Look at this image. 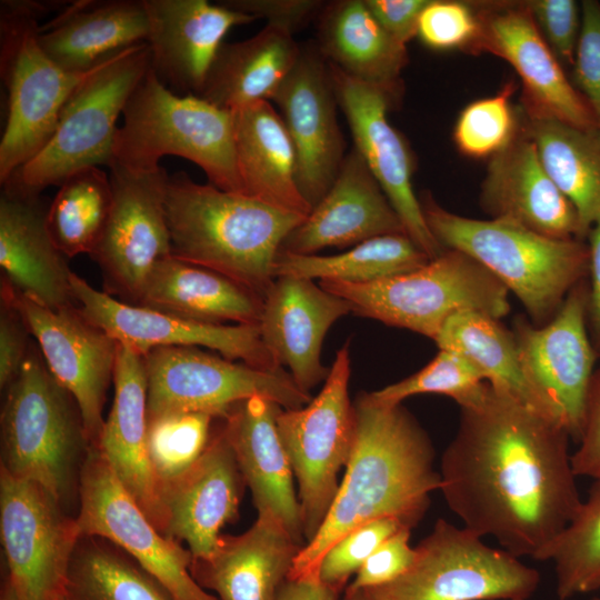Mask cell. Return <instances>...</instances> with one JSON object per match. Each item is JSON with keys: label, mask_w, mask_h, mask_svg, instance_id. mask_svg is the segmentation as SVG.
I'll return each instance as SVG.
<instances>
[{"label": "cell", "mask_w": 600, "mask_h": 600, "mask_svg": "<svg viewBox=\"0 0 600 600\" xmlns=\"http://www.w3.org/2000/svg\"><path fill=\"white\" fill-rule=\"evenodd\" d=\"M214 419L202 412L148 417V451L159 486L182 473L201 456Z\"/></svg>", "instance_id": "cell-42"}, {"label": "cell", "mask_w": 600, "mask_h": 600, "mask_svg": "<svg viewBox=\"0 0 600 600\" xmlns=\"http://www.w3.org/2000/svg\"><path fill=\"white\" fill-rule=\"evenodd\" d=\"M222 4L244 13L266 19L267 24L292 33L320 13L324 7L318 0H227Z\"/></svg>", "instance_id": "cell-52"}, {"label": "cell", "mask_w": 600, "mask_h": 600, "mask_svg": "<svg viewBox=\"0 0 600 600\" xmlns=\"http://www.w3.org/2000/svg\"><path fill=\"white\" fill-rule=\"evenodd\" d=\"M150 58L146 42L100 63L64 103L47 144L1 186L41 193L81 169L109 167L117 121L150 69Z\"/></svg>", "instance_id": "cell-9"}, {"label": "cell", "mask_w": 600, "mask_h": 600, "mask_svg": "<svg viewBox=\"0 0 600 600\" xmlns=\"http://www.w3.org/2000/svg\"><path fill=\"white\" fill-rule=\"evenodd\" d=\"M143 1L149 19L150 68L160 82L181 96L201 92L230 29L259 20L221 2Z\"/></svg>", "instance_id": "cell-23"}, {"label": "cell", "mask_w": 600, "mask_h": 600, "mask_svg": "<svg viewBox=\"0 0 600 600\" xmlns=\"http://www.w3.org/2000/svg\"><path fill=\"white\" fill-rule=\"evenodd\" d=\"M416 552L399 579L357 592L369 600H528L540 583V573L520 558L442 518Z\"/></svg>", "instance_id": "cell-10"}, {"label": "cell", "mask_w": 600, "mask_h": 600, "mask_svg": "<svg viewBox=\"0 0 600 600\" xmlns=\"http://www.w3.org/2000/svg\"><path fill=\"white\" fill-rule=\"evenodd\" d=\"M244 487L221 424L201 456L160 486L166 514L163 534L184 543L193 559L208 558L219 543L222 528L238 519Z\"/></svg>", "instance_id": "cell-22"}, {"label": "cell", "mask_w": 600, "mask_h": 600, "mask_svg": "<svg viewBox=\"0 0 600 600\" xmlns=\"http://www.w3.org/2000/svg\"><path fill=\"white\" fill-rule=\"evenodd\" d=\"M487 381L461 354L439 349L437 356L416 373L370 392L378 402L398 404L407 398L421 393L443 394L453 399L459 408L477 402Z\"/></svg>", "instance_id": "cell-43"}, {"label": "cell", "mask_w": 600, "mask_h": 600, "mask_svg": "<svg viewBox=\"0 0 600 600\" xmlns=\"http://www.w3.org/2000/svg\"><path fill=\"white\" fill-rule=\"evenodd\" d=\"M577 449L571 452L577 477L600 479V366L592 374L583 410Z\"/></svg>", "instance_id": "cell-51"}, {"label": "cell", "mask_w": 600, "mask_h": 600, "mask_svg": "<svg viewBox=\"0 0 600 600\" xmlns=\"http://www.w3.org/2000/svg\"><path fill=\"white\" fill-rule=\"evenodd\" d=\"M41 193L9 184L0 196L1 280L19 294L52 310L77 306L72 270L47 228Z\"/></svg>", "instance_id": "cell-27"}, {"label": "cell", "mask_w": 600, "mask_h": 600, "mask_svg": "<svg viewBox=\"0 0 600 600\" xmlns=\"http://www.w3.org/2000/svg\"><path fill=\"white\" fill-rule=\"evenodd\" d=\"M76 519L81 536L113 543L173 600H219L192 577L189 549L156 528L97 447L90 448L82 469Z\"/></svg>", "instance_id": "cell-14"}, {"label": "cell", "mask_w": 600, "mask_h": 600, "mask_svg": "<svg viewBox=\"0 0 600 600\" xmlns=\"http://www.w3.org/2000/svg\"><path fill=\"white\" fill-rule=\"evenodd\" d=\"M262 301L220 273L169 256L151 271L138 306L206 323L258 324Z\"/></svg>", "instance_id": "cell-35"}, {"label": "cell", "mask_w": 600, "mask_h": 600, "mask_svg": "<svg viewBox=\"0 0 600 600\" xmlns=\"http://www.w3.org/2000/svg\"><path fill=\"white\" fill-rule=\"evenodd\" d=\"M480 204L490 219L549 238L586 240L576 208L546 171L521 122L509 146L490 158Z\"/></svg>", "instance_id": "cell-24"}, {"label": "cell", "mask_w": 600, "mask_h": 600, "mask_svg": "<svg viewBox=\"0 0 600 600\" xmlns=\"http://www.w3.org/2000/svg\"><path fill=\"white\" fill-rule=\"evenodd\" d=\"M349 312L347 300L313 280L282 276L263 298L258 327L280 366L287 367L298 387L310 393L330 370L320 359L323 339L329 328Z\"/></svg>", "instance_id": "cell-25"}, {"label": "cell", "mask_w": 600, "mask_h": 600, "mask_svg": "<svg viewBox=\"0 0 600 600\" xmlns=\"http://www.w3.org/2000/svg\"><path fill=\"white\" fill-rule=\"evenodd\" d=\"M0 600H21L7 576L1 586Z\"/></svg>", "instance_id": "cell-56"}, {"label": "cell", "mask_w": 600, "mask_h": 600, "mask_svg": "<svg viewBox=\"0 0 600 600\" xmlns=\"http://www.w3.org/2000/svg\"><path fill=\"white\" fill-rule=\"evenodd\" d=\"M113 402L97 448L156 528L166 514L148 451L147 378L143 356L119 343Z\"/></svg>", "instance_id": "cell-29"}, {"label": "cell", "mask_w": 600, "mask_h": 600, "mask_svg": "<svg viewBox=\"0 0 600 600\" xmlns=\"http://www.w3.org/2000/svg\"><path fill=\"white\" fill-rule=\"evenodd\" d=\"M407 234L404 226L353 147L326 196L284 238L280 251L316 254L386 234ZM408 236V234H407Z\"/></svg>", "instance_id": "cell-26"}, {"label": "cell", "mask_w": 600, "mask_h": 600, "mask_svg": "<svg viewBox=\"0 0 600 600\" xmlns=\"http://www.w3.org/2000/svg\"><path fill=\"white\" fill-rule=\"evenodd\" d=\"M69 600H173L168 591L113 543L82 536L69 569Z\"/></svg>", "instance_id": "cell-40"}, {"label": "cell", "mask_w": 600, "mask_h": 600, "mask_svg": "<svg viewBox=\"0 0 600 600\" xmlns=\"http://www.w3.org/2000/svg\"><path fill=\"white\" fill-rule=\"evenodd\" d=\"M271 101L294 147L299 191L313 208L331 188L346 158L338 100L328 62L317 46L301 48Z\"/></svg>", "instance_id": "cell-18"}, {"label": "cell", "mask_w": 600, "mask_h": 600, "mask_svg": "<svg viewBox=\"0 0 600 600\" xmlns=\"http://www.w3.org/2000/svg\"><path fill=\"white\" fill-rule=\"evenodd\" d=\"M148 417L202 412L223 419L239 402L263 397L283 409L310 402L283 369L262 370L198 347L157 348L143 356Z\"/></svg>", "instance_id": "cell-12"}, {"label": "cell", "mask_w": 600, "mask_h": 600, "mask_svg": "<svg viewBox=\"0 0 600 600\" xmlns=\"http://www.w3.org/2000/svg\"><path fill=\"white\" fill-rule=\"evenodd\" d=\"M14 294L49 371L74 398L96 447L104 426L103 408L119 343L90 322L78 306L52 310L16 290Z\"/></svg>", "instance_id": "cell-19"}, {"label": "cell", "mask_w": 600, "mask_h": 600, "mask_svg": "<svg viewBox=\"0 0 600 600\" xmlns=\"http://www.w3.org/2000/svg\"><path fill=\"white\" fill-rule=\"evenodd\" d=\"M429 0H364L381 27L399 43L417 37L419 17Z\"/></svg>", "instance_id": "cell-53"}, {"label": "cell", "mask_w": 600, "mask_h": 600, "mask_svg": "<svg viewBox=\"0 0 600 600\" xmlns=\"http://www.w3.org/2000/svg\"><path fill=\"white\" fill-rule=\"evenodd\" d=\"M281 409L263 397H252L237 403L221 420L258 516L276 518L304 546L294 476L277 427Z\"/></svg>", "instance_id": "cell-28"}, {"label": "cell", "mask_w": 600, "mask_h": 600, "mask_svg": "<svg viewBox=\"0 0 600 600\" xmlns=\"http://www.w3.org/2000/svg\"><path fill=\"white\" fill-rule=\"evenodd\" d=\"M513 90L512 83H506L497 94L473 101L461 111L453 130L461 153L491 158L516 138L520 118L510 102Z\"/></svg>", "instance_id": "cell-44"}, {"label": "cell", "mask_w": 600, "mask_h": 600, "mask_svg": "<svg viewBox=\"0 0 600 600\" xmlns=\"http://www.w3.org/2000/svg\"><path fill=\"white\" fill-rule=\"evenodd\" d=\"M571 81L600 128V2L581 1V29Z\"/></svg>", "instance_id": "cell-48"}, {"label": "cell", "mask_w": 600, "mask_h": 600, "mask_svg": "<svg viewBox=\"0 0 600 600\" xmlns=\"http://www.w3.org/2000/svg\"><path fill=\"white\" fill-rule=\"evenodd\" d=\"M354 314L436 340L453 314L476 311L500 320L511 309L509 290L470 256L446 249L424 266L390 278L351 283L320 280Z\"/></svg>", "instance_id": "cell-7"}, {"label": "cell", "mask_w": 600, "mask_h": 600, "mask_svg": "<svg viewBox=\"0 0 600 600\" xmlns=\"http://www.w3.org/2000/svg\"><path fill=\"white\" fill-rule=\"evenodd\" d=\"M167 219L173 257L220 273L263 300L284 238L306 217L242 193L169 176Z\"/></svg>", "instance_id": "cell-3"}, {"label": "cell", "mask_w": 600, "mask_h": 600, "mask_svg": "<svg viewBox=\"0 0 600 600\" xmlns=\"http://www.w3.org/2000/svg\"><path fill=\"white\" fill-rule=\"evenodd\" d=\"M303 546L271 516L238 536L222 534L211 556L193 559L198 584L219 600H274Z\"/></svg>", "instance_id": "cell-30"}, {"label": "cell", "mask_w": 600, "mask_h": 600, "mask_svg": "<svg viewBox=\"0 0 600 600\" xmlns=\"http://www.w3.org/2000/svg\"><path fill=\"white\" fill-rule=\"evenodd\" d=\"M122 117L112 162L131 170H151L160 167L162 157L178 156L200 167L214 187L242 193L232 112L198 96L172 92L150 68Z\"/></svg>", "instance_id": "cell-6"}, {"label": "cell", "mask_w": 600, "mask_h": 600, "mask_svg": "<svg viewBox=\"0 0 600 600\" xmlns=\"http://www.w3.org/2000/svg\"><path fill=\"white\" fill-rule=\"evenodd\" d=\"M589 249L588 328L592 344L600 358V217L587 234Z\"/></svg>", "instance_id": "cell-54"}, {"label": "cell", "mask_w": 600, "mask_h": 600, "mask_svg": "<svg viewBox=\"0 0 600 600\" xmlns=\"http://www.w3.org/2000/svg\"><path fill=\"white\" fill-rule=\"evenodd\" d=\"M480 36V20L473 4L429 0L422 10L417 37L433 50H474Z\"/></svg>", "instance_id": "cell-46"}, {"label": "cell", "mask_w": 600, "mask_h": 600, "mask_svg": "<svg viewBox=\"0 0 600 600\" xmlns=\"http://www.w3.org/2000/svg\"><path fill=\"white\" fill-rule=\"evenodd\" d=\"M434 342L439 349L463 356L490 384L562 426L527 378L513 334L498 319L476 311L458 312L447 320Z\"/></svg>", "instance_id": "cell-37"}, {"label": "cell", "mask_w": 600, "mask_h": 600, "mask_svg": "<svg viewBox=\"0 0 600 600\" xmlns=\"http://www.w3.org/2000/svg\"><path fill=\"white\" fill-rule=\"evenodd\" d=\"M349 344L338 350L318 396L298 409H281L277 427L298 482L306 543L322 526L356 440V412L349 398Z\"/></svg>", "instance_id": "cell-11"}, {"label": "cell", "mask_w": 600, "mask_h": 600, "mask_svg": "<svg viewBox=\"0 0 600 600\" xmlns=\"http://www.w3.org/2000/svg\"><path fill=\"white\" fill-rule=\"evenodd\" d=\"M339 600H369L359 592H344Z\"/></svg>", "instance_id": "cell-57"}, {"label": "cell", "mask_w": 600, "mask_h": 600, "mask_svg": "<svg viewBox=\"0 0 600 600\" xmlns=\"http://www.w3.org/2000/svg\"><path fill=\"white\" fill-rule=\"evenodd\" d=\"M59 3L2 0L0 4V72L8 90L0 141L1 184L47 144L64 103L99 66L70 72L40 47L39 21Z\"/></svg>", "instance_id": "cell-8"}, {"label": "cell", "mask_w": 600, "mask_h": 600, "mask_svg": "<svg viewBox=\"0 0 600 600\" xmlns=\"http://www.w3.org/2000/svg\"><path fill=\"white\" fill-rule=\"evenodd\" d=\"M548 560L554 564L559 600L600 590V479L548 549Z\"/></svg>", "instance_id": "cell-41"}, {"label": "cell", "mask_w": 600, "mask_h": 600, "mask_svg": "<svg viewBox=\"0 0 600 600\" xmlns=\"http://www.w3.org/2000/svg\"><path fill=\"white\" fill-rule=\"evenodd\" d=\"M0 537L7 577L21 600H64L82 537L74 516L40 484L0 469Z\"/></svg>", "instance_id": "cell-13"}, {"label": "cell", "mask_w": 600, "mask_h": 600, "mask_svg": "<svg viewBox=\"0 0 600 600\" xmlns=\"http://www.w3.org/2000/svg\"><path fill=\"white\" fill-rule=\"evenodd\" d=\"M411 529L403 528L383 541L357 571L344 592H357L390 583L413 564L416 548L410 546Z\"/></svg>", "instance_id": "cell-50"}, {"label": "cell", "mask_w": 600, "mask_h": 600, "mask_svg": "<svg viewBox=\"0 0 600 600\" xmlns=\"http://www.w3.org/2000/svg\"><path fill=\"white\" fill-rule=\"evenodd\" d=\"M71 286L80 312L118 343L141 356L166 347H203L262 370L282 369L261 339L258 324H214L119 300L91 287L72 271Z\"/></svg>", "instance_id": "cell-17"}, {"label": "cell", "mask_w": 600, "mask_h": 600, "mask_svg": "<svg viewBox=\"0 0 600 600\" xmlns=\"http://www.w3.org/2000/svg\"><path fill=\"white\" fill-rule=\"evenodd\" d=\"M0 469L43 487L72 516L92 447L78 403L49 371L37 343L4 390Z\"/></svg>", "instance_id": "cell-4"}, {"label": "cell", "mask_w": 600, "mask_h": 600, "mask_svg": "<svg viewBox=\"0 0 600 600\" xmlns=\"http://www.w3.org/2000/svg\"><path fill=\"white\" fill-rule=\"evenodd\" d=\"M109 174L88 167L68 177L47 209V228L60 252L67 258L96 250L112 207Z\"/></svg>", "instance_id": "cell-39"}, {"label": "cell", "mask_w": 600, "mask_h": 600, "mask_svg": "<svg viewBox=\"0 0 600 600\" xmlns=\"http://www.w3.org/2000/svg\"><path fill=\"white\" fill-rule=\"evenodd\" d=\"M356 440L331 508L298 552L289 578L318 574L323 554L354 528L396 518L412 529L424 517L431 493L440 489L432 442L402 406L362 393L353 403Z\"/></svg>", "instance_id": "cell-2"}, {"label": "cell", "mask_w": 600, "mask_h": 600, "mask_svg": "<svg viewBox=\"0 0 600 600\" xmlns=\"http://www.w3.org/2000/svg\"><path fill=\"white\" fill-rule=\"evenodd\" d=\"M427 226L443 249L461 251L516 294L536 326L548 323L589 274L586 240L554 239L504 220L456 214L430 194L420 199Z\"/></svg>", "instance_id": "cell-5"}, {"label": "cell", "mask_w": 600, "mask_h": 600, "mask_svg": "<svg viewBox=\"0 0 600 600\" xmlns=\"http://www.w3.org/2000/svg\"><path fill=\"white\" fill-rule=\"evenodd\" d=\"M588 309L586 279L568 293L548 323L536 326L517 316L510 329L527 378L576 442L599 358L589 333Z\"/></svg>", "instance_id": "cell-16"}, {"label": "cell", "mask_w": 600, "mask_h": 600, "mask_svg": "<svg viewBox=\"0 0 600 600\" xmlns=\"http://www.w3.org/2000/svg\"><path fill=\"white\" fill-rule=\"evenodd\" d=\"M328 62V61H327ZM339 108L354 148L400 217L407 234L430 258L443 249L430 232L412 188L414 161L401 133L388 120L391 97L328 62Z\"/></svg>", "instance_id": "cell-20"}, {"label": "cell", "mask_w": 600, "mask_h": 600, "mask_svg": "<svg viewBox=\"0 0 600 600\" xmlns=\"http://www.w3.org/2000/svg\"><path fill=\"white\" fill-rule=\"evenodd\" d=\"M233 114L242 194L307 217L312 208L299 191L296 151L280 113L260 101Z\"/></svg>", "instance_id": "cell-32"}, {"label": "cell", "mask_w": 600, "mask_h": 600, "mask_svg": "<svg viewBox=\"0 0 600 600\" xmlns=\"http://www.w3.org/2000/svg\"><path fill=\"white\" fill-rule=\"evenodd\" d=\"M148 36L143 0H81L67 3L40 26L39 44L62 69L86 72L110 57L146 43Z\"/></svg>", "instance_id": "cell-31"}, {"label": "cell", "mask_w": 600, "mask_h": 600, "mask_svg": "<svg viewBox=\"0 0 600 600\" xmlns=\"http://www.w3.org/2000/svg\"><path fill=\"white\" fill-rule=\"evenodd\" d=\"M403 528L409 527L396 518H380L354 528L323 554L318 567L319 579L340 592L351 574L357 573L373 551Z\"/></svg>", "instance_id": "cell-45"}, {"label": "cell", "mask_w": 600, "mask_h": 600, "mask_svg": "<svg viewBox=\"0 0 600 600\" xmlns=\"http://www.w3.org/2000/svg\"><path fill=\"white\" fill-rule=\"evenodd\" d=\"M520 122L557 187L577 210L583 233L600 217V128L526 114Z\"/></svg>", "instance_id": "cell-36"}, {"label": "cell", "mask_w": 600, "mask_h": 600, "mask_svg": "<svg viewBox=\"0 0 600 600\" xmlns=\"http://www.w3.org/2000/svg\"><path fill=\"white\" fill-rule=\"evenodd\" d=\"M112 207L104 232L90 256L99 266L104 292L138 304L153 268L172 256L162 167L131 170L109 166Z\"/></svg>", "instance_id": "cell-15"}, {"label": "cell", "mask_w": 600, "mask_h": 600, "mask_svg": "<svg viewBox=\"0 0 600 600\" xmlns=\"http://www.w3.org/2000/svg\"><path fill=\"white\" fill-rule=\"evenodd\" d=\"M339 592L326 586L318 574L288 578L274 600H339Z\"/></svg>", "instance_id": "cell-55"}, {"label": "cell", "mask_w": 600, "mask_h": 600, "mask_svg": "<svg viewBox=\"0 0 600 600\" xmlns=\"http://www.w3.org/2000/svg\"><path fill=\"white\" fill-rule=\"evenodd\" d=\"M14 290L0 282V388L6 390L19 376L33 341Z\"/></svg>", "instance_id": "cell-49"}, {"label": "cell", "mask_w": 600, "mask_h": 600, "mask_svg": "<svg viewBox=\"0 0 600 600\" xmlns=\"http://www.w3.org/2000/svg\"><path fill=\"white\" fill-rule=\"evenodd\" d=\"M300 51L292 33L271 24L249 39L223 42L198 97L232 113L271 101Z\"/></svg>", "instance_id": "cell-34"}, {"label": "cell", "mask_w": 600, "mask_h": 600, "mask_svg": "<svg viewBox=\"0 0 600 600\" xmlns=\"http://www.w3.org/2000/svg\"><path fill=\"white\" fill-rule=\"evenodd\" d=\"M430 260L409 236L397 233L369 239L333 256L279 251L273 274L367 283L412 271Z\"/></svg>", "instance_id": "cell-38"}, {"label": "cell", "mask_w": 600, "mask_h": 600, "mask_svg": "<svg viewBox=\"0 0 600 600\" xmlns=\"http://www.w3.org/2000/svg\"><path fill=\"white\" fill-rule=\"evenodd\" d=\"M474 51H487L512 66L523 86L521 110L583 128H599L588 103L567 77L523 2L480 4Z\"/></svg>", "instance_id": "cell-21"}, {"label": "cell", "mask_w": 600, "mask_h": 600, "mask_svg": "<svg viewBox=\"0 0 600 600\" xmlns=\"http://www.w3.org/2000/svg\"><path fill=\"white\" fill-rule=\"evenodd\" d=\"M317 47L329 63L348 76L390 97L398 92L408 62L407 47L381 27L364 0L324 4L319 14Z\"/></svg>", "instance_id": "cell-33"}, {"label": "cell", "mask_w": 600, "mask_h": 600, "mask_svg": "<svg viewBox=\"0 0 600 600\" xmlns=\"http://www.w3.org/2000/svg\"><path fill=\"white\" fill-rule=\"evenodd\" d=\"M590 600H600V598H592V599H590Z\"/></svg>", "instance_id": "cell-58"}, {"label": "cell", "mask_w": 600, "mask_h": 600, "mask_svg": "<svg viewBox=\"0 0 600 600\" xmlns=\"http://www.w3.org/2000/svg\"><path fill=\"white\" fill-rule=\"evenodd\" d=\"M523 3L562 67L572 69L581 29V2L530 0Z\"/></svg>", "instance_id": "cell-47"}, {"label": "cell", "mask_w": 600, "mask_h": 600, "mask_svg": "<svg viewBox=\"0 0 600 600\" xmlns=\"http://www.w3.org/2000/svg\"><path fill=\"white\" fill-rule=\"evenodd\" d=\"M64 600H69V599H68V598L66 597V599H64Z\"/></svg>", "instance_id": "cell-59"}, {"label": "cell", "mask_w": 600, "mask_h": 600, "mask_svg": "<svg viewBox=\"0 0 600 600\" xmlns=\"http://www.w3.org/2000/svg\"><path fill=\"white\" fill-rule=\"evenodd\" d=\"M570 440L558 422L487 382L477 402L460 408L439 490L464 528L517 558L544 561L582 501Z\"/></svg>", "instance_id": "cell-1"}]
</instances>
